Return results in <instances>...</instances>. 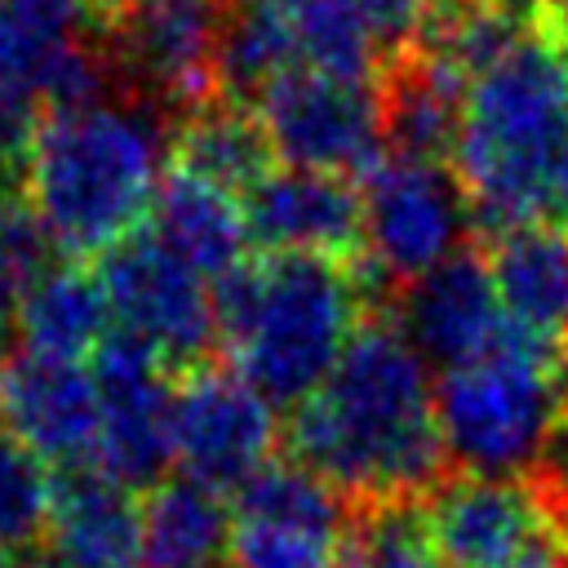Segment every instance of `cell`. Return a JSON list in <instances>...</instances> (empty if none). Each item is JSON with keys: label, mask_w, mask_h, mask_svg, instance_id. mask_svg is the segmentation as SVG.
<instances>
[{"label": "cell", "mask_w": 568, "mask_h": 568, "mask_svg": "<svg viewBox=\"0 0 568 568\" xmlns=\"http://www.w3.org/2000/svg\"><path fill=\"white\" fill-rule=\"evenodd\" d=\"M342 4L364 22V31L373 36V44L382 53H390V49L408 53L439 0H342Z\"/></svg>", "instance_id": "obj_26"}, {"label": "cell", "mask_w": 568, "mask_h": 568, "mask_svg": "<svg viewBox=\"0 0 568 568\" xmlns=\"http://www.w3.org/2000/svg\"><path fill=\"white\" fill-rule=\"evenodd\" d=\"M53 484L58 479L44 470V462L9 430H0V550L22 559L44 546Z\"/></svg>", "instance_id": "obj_24"}, {"label": "cell", "mask_w": 568, "mask_h": 568, "mask_svg": "<svg viewBox=\"0 0 568 568\" xmlns=\"http://www.w3.org/2000/svg\"><path fill=\"white\" fill-rule=\"evenodd\" d=\"M422 519L444 568H519L555 510L532 479L453 475L422 501Z\"/></svg>", "instance_id": "obj_13"}, {"label": "cell", "mask_w": 568, "mask_h": 568, "mask_svg": "<svg viewBox=\"0 0 568 568\" xmlns=\"http://www.w3.org/2000/svg\"><path fill=\"white\" fill-rule=\"evenodd\" d=\"M0 568H22V564H18V555H9V550H0Z\"/></svg>", "instance_id": "obj_28"}, {"label": "cell", "mask_w": 568, "mask_h": 568, "mask_svg": "<svg viewBox=\"0 0 568 568\" xmlns=\"http://www.w3.org/2000/svg\"><path fill=\"white\" fill-rule=\"evenodd\" d=\"M98 280L111 302L115 333L146 346L164 368H195L217 342V288L151 231L102 253Z\"/></svg>", "instance_id": "obj_8"}, {"label": "cell", "mask_w": 568, "mask_h": 568, "mask_svg": "<svg viewBox=\"0 0 568 568\" xmlns=\"http://www.w3.org/2000/svg\"><path fill=\"white\" fill-rule=\"evenodd\" d=\"M293 462L351 506L426 501L448 475L435 382L395 320H364L288 422Z\"/></svg>", "instance_id": "obj_1"}, {"label": "cell", "mask_w": 568, "mask_h": 568, "mask_svg": "<svg viewBox=\"0 0 568 568\" xmlns=\"http://www.w3.org/2000/svg\"><path fill=\"white\" fill-rule=\"evenodd\" d=\"M355 506L302 462H266L235 488L226 568H337Z\"/></svg>", "instance_id": "obj_9"}, {"label": "cell", "mask_w": 568, "mask_h": 568, "mask_svg": "<svg viewBox=\"0 0 568 568\" xmlns=\"http://www.w3.org/2000/svg\"><path fill=\"white\" fill-rule=\"evenodd\" d=\"M111 333V302L98 271H84L75 262H49V271L36 280L18 315L22 351L49 359H84Z\"/></svg>", "instance_id": "obj_21"}, {"label": "cell", "mask_w": 568, "mask_h": 568, "mask_svg": "<svg viewBox=\"0 0 568 568\" xmlns=\"http://www.w3.org/2000/svg\"><path fill=\"white\" fill-rule=\"evenodd\" d=\"M337 568H444L426 532L422 501L355 506Z\"/></svg>", "instance_id": "obj_23"}, {"label": "cell", "mask_w": 568, "mask_h": 568, "mask_svg": "<svg viewBox=\"0 0 568 568\" xmlns=\"http://www.w3.org/2000/svg\"><path fill=\"white\" fill-rule=\"evenodd\" d=\"M169 173V129L146 98L44 111L22 160V195L58 253H111L151 217Z\"/></svg>", "instance_id": "obj_3"}, {"label": "cell", "mask_w": 568, "mask_h": 568, "mask_svg": "<svg viewBox=\"0 0 568 568\" xmlns=\"http://www.w3.org/2000/svg\"><path fill=\"white\" fill-rule=\"evenodd\" d=\"M448 164L493 235L568 226V27L555 13L466 84Z\"/></svg>", "instance_id": "obj_2"}, {"label": "cell", "mask_w": 568, "mask_h": 568, "mask_svg": "<svg viewBox=\"0 0 568 568\" xmlns=\"http://www.w3.org/2000/svg\"><path fill=\"white\" fill-rule=\"evenodd\" d=\"M49 235L31 217L27 204L0 200V337L18 328L22 302L31 297L36 280L49 271Z\"/></svg>", "instance_id": "obj_25"}, {"label": "cell", "mask_w": 568, "mask_h": 568, "mask_svg": "<svg viewBox=\"0 0 568 568\" xmlns=\"http://www.w3.org/2000/svg\"><path fill=\"white\" fill-rule=\"evenodd\" d=\"M257 120L275 155L293 169L320 173H368L386 146L382 84L373 75L337 71H288L257 98Z\"/></svg>", "instance_id": "obj_7"}, {"label": "cell", "mask_w": 568, "mask_h": 568, "mask_svg": "<svg viewBox=\"0 0 568 568\" xmlns=\"http://www.w3.org/2000/svg\"><path fill=\"white\" fill-rule=\"evenodd\" d=\"M0 430L40 462L93 466L98 453V382L84 359H49L13 351L0 359Z\"/></svg>", "instance_id": "obj_14"}, {"label": "cell", "mask_w": 568, "mask_h": 568, "mask_svg": "<svg viewBox=\"0 0 568 568\" xmlns=\"http://www.w3.org/2000/svg\"><path fill=\"white\" fill-rule=\"evenodd\" d=\"M275 435V399L231 364H195L173 390V462L217 493L248 484L271 462Z\"/></svg>", "instance_id": "obj_11"}, {"label": "cell", "mask_w": 568, "mask_h": 568, "mask_svg": "<svg viewBox=\"0 0 568 568\" xmlns=\"http://www.w3.org/2000/svg\"><path fill=\"white\" fill-rule=\"evenodd\" d=\"M359 328L364 288L351 262L262 253L217 284V342L275 404H302Z\"/></svg>", "instance_id": "obj_4"}, {"label": "cell", "mask_w": 568, "mask_h": 568, "mask_svg": "<svg viewBox=\"0 0 568 568\" xmlns=\"http://www.w3.org/2000/svg\"><path fill=\"white\" fill-rule=\"evenodd\" d=\"M226 13V0H111L106 53L138 98L191 111L217 84Z\"/></svg>", "instance_id": "obj_10"}, {"label": "cell", "mask_w": 568, "mask_h": 568, "mask_svg": "<svg viewBox=\"0 0 568 568\" xmlns=\"http://www.w3.org/2000/svg\"><path fill=\"white\" fill-rule=\"evenodd\" d=\"M395 324L422 351L426 364H439V373L484 355L510 328L488 262L466 248L439 262L435 271L417 275L413 284H404Z\"/></svg>", "instance_id": "obj_16"}, {"label": "cell", "mask_w": 568, "mask_h": 568, "mask_svg": "<svg viewBox=\"0 0 568 568\" xmlns=\"http://www.w3.org/2000/svg\"><path fill=\"white\" fill-rule=\"evenodd\" d=\"M488 275L510 328L568 351V226H515L493 235Z\"/></svg>", "instance_id": "obj_18"}, {"label": "cell", "mask_w": 568, "mask_h": 568, "mask_svg": "<svg viewBox=\"0 0 568 568\" xmlns=\"http://www.w3.org/2000/svg\"><path fill=\"white\" fill-rule=\"evenodd\" d=\"M151 235L169 244L182 262H191L204 280L222 284L231 271H240L248 257V217L244 195L204 182L178 164H169L155 204H151Z\"/></svg>", "instance_id": "obj_19"}, {"label": "cell", "mask_w": 568, "mask_h": 568, "mask_svg": "<svg viewBox=\"0 0 568 568\" xmlns=\"http://www.w3.org/2000/svg\"><path fill=\"white\" fill-rule=\"evenodd\" d=\"M271 142L257 120V111L240 102H200L182 115L173 133V160L178 169L217 182L235 195H248L271 173Z\"/></svg>", "instance_id": "obj_22"}, {"label": "cell", "mask_w": 568, "mask_h": 568, "mask_svg": "<svg viewBox=\"0 0 568 568\" xmlns=\"http://www.w3.org/2000/svg\"><path fill=\"white\" fill-rule=\"evenodd\" d=\"M248 240L262 253L351 262L359 248V186L320 169H271L244 195Z\"/></svg>", "instance_id": "obj_15"}, {"label": "cell", "mask_w": 568, "mask_h": 568, "mask_svg": "<svg viewBox=\"0 0 568 568\" xmlns=\"http://www.w3.org/2000/svg\"><path fill=\"white\" fill-rule=\"evenodd\" d=\"M36 124H40L36 98L0 80V182H9L13 173L22 178V160L36 138Z\"/></svg>", "instance_id": "obj_27"}, {"label": "cell", "mask_w": 568, "mask_h": 568, "mask_svg": "<svg viewBox=\"0 0 568 568\" xmlns=\"http://www.w3.org/2000/svg\"><path fill=\"white\" fill-rule=\"evenodd\" d=\"M98 453L93 466L124 488H155L173 462V386L169 368L124 333H111L93 359Z\"/></svg>", "instance_id": "obj_12"}, {"label": "cell", "mask_w": 568, "mask_h": 568, "mask_svg": "<svg viewBox=\"0 0 568 568\" xmlns=\"http://www.w3.org/2000/svg\"><path fill=\"white\" fill-rule=\"evenodd\" d=\"M231 510L217 488L178 475L142 501V568H226Z\"/></svg>", "instance_id": "obj_20"}, {"label": "cell", "mask_w": 568, "mask_h": 568, "mask_svg": "<svg viewBox=\"0 0 568 568\" xmlns=\"http://www.w3.org/2000/svg\"><path fill=\"white\" fill-rule=\"evenodd\" d=\"M435 413L462 475L524 479L568 422V351L506 328L484 355L439 373Z\"/></svg>", "instance_id": "obj_5"}, {"label": "cell", "mask_w": 568, "mask_h": 568, "mask_svg": "<svg viewBox=\"0 0 568 568\" xmlns=\"http://www.w3.org/2000/svg\"><path fill=\"white\" fill-rule=\"evenodd\" d=\"M470 200L439 160L382 155L359 178V253L395 284H413L462 253Z\"/></svg>", "instance_id": "obj_6"}, {"label": "cell", "mask_w": 568, "mask_h": 568, "mask_svg": "<svg viewBox=\"0 0 568 568\" xmlns=\"http://www.w3.org/2000/svg\"><path fill=\"white\" fill-rule=\"evenodd\" d=\"M40 550L53 568H142V506L133 488L98 466L62 470Z\"/></svg>", "instance_id": "obj_17"}]
</instances>
